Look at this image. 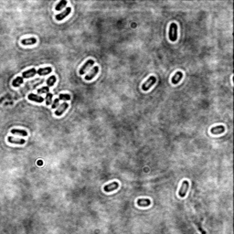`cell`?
<instances>
[{"label":"cell","mask_w":234,"mask_h":234,"mask_svg":"<svg viewBox=\"0 0 234 234\" xmlns=\"http://www.w3.org/2000/svg\"><path fill=\"white\" fill-rule=\"evenodd\" d=\"M36 74H38V70H36L34 68L24 71L21 76L17 77L13 80V81H12V85H13L14 87H19L23 83L24 79H27V78H31V77L35 76Z\"/></svg>","instance_id":"1"},{"label":"cell","mask_w":234,"mask_h":234,"mask_svg":"<svg viewBox=\"0 0 234 234\" xmlns=\"http://www.w3.org/2000/svg\"><path fill=\"white\" fill-rule=\"evenodd\" d=\"M168 37L171 41H176L177 39V26L176 23H171L168 31Z\"/></svg>","instance_id":"2"},{"label":"cell","mask_w":234,"mask_h":234,"mask_svg":"<svg viewBox=\"0 0 234 234\" xmlns=\"http://www.w3.org/2000/svg\"><path fill=\"white\" fill-rule=\"evenodd\" d=\"M188 188H189V183L188 181L187 180H184L182 182V185L180 187V189L178 191V196L180 197H186V194H187V192L188 190Z\"/></svg>","instance_id":"3"},{"label":"cell","mask_w":234,"mask_h":234,"mask_svg":"<svg viewBox=\"0 0 234 234\" xmlns=\"http://www.w3.org/2000/svg\"><path fill=\"white\" fill-rule=\"evenodd\" d=\"M155 81H157V79H155V77H154V76L149 77V79L146 80V81L142 85L143 91H148V90L155 84Z\"/></svg>","instance_id":"4"},{"label":"cell","mask_w":234,"mask_h":234,"mask_svg":"<svg viewBox=\"0 0 234 234\" xmlns=\"http://www.w3.org/2000/svg\"><path fill=\"white\" fill-rule=\"evenodd\" d=\"M94 65V61L93 59H88V61L83 64V66L81 68V70H80V71H79V73L81 74V75H83L84 74L86 71L92 67V66H93Z\"/></svg>","instance_id":"5"},{"label":"cell","mask_w":234,"mask_h":234,"mask_svg":"<svg viewBox=\"0 0 234 234\" xmlns=\"http://www.w3.org/2000/svg\"><path fill=\"white\" fill-rule=\"evenodd\" d=\"M68 107H69V104H68V103H63L61 105H59L58 108H57V110L55 111V115H57V116H61L62 113L68 109Z\"/></svg>","instance_id":"6"},{"label":"cell","mask_w":234,"mask_h":234,"mask_svg":"<svg viewBox=\"0 0 234 234\" xmlns=\"http://www.w3.org/2000/svg\"><path fill=\"white\" fill-rule=\"evenodd\" d=\"M28 98L29 101H35V103H42V101H44V97H42V96H40V95L34 94V93H30L28 96Z\"/></svg>","instance_id":"7"},{"label":"cell","mask_w":234,"mask_h":234,"mask_svg":"<svg viewBox=\"0 0 234 234\" xmlns=\"http://www.w3.org/2000/svg\"><path fill=\"white\" fill-rule=\"evenodd\" d=\"M70 11H71V8H66V9H65L63 12H61V14L56 15V19H57L58 21L62 20L63 19H65L66 17H68V16H69V14L70 13Z\"/></svg>","instance_id":"8"},{"label":"cell","mask_w":234,"mask_h":234,"mask_svg":"<svg viewBox=\"0 0 234 234\" xmlns=\"http://www.w3.org/2000/svg\"><path fill=\"white\" fill-rule=\"evenodd\" d=\"M118 187H119L118 182H113V183H111V184H108V185L104 186V189L105 192H112V191H113V190L117 189Z\"/></svg>","instance_id":"9"},{"label":"cell","mask_w":234,"mask_h":234,"mask_svg":"<svg viewBox=\"0 0 234 234\" xmlns=\"http://www.w3.org/2000/svg\"><path fill=\"white\" fill-rule=\"evenodd\" d=\"M98 71H99L98 66H94L93 69L91 70V72H90L88 75L85 76V80H86V81H91L92 79H93V78L96 76V74L98 73Z\"/></svg>","instance_id":"10"},{"label":"cell","mask_w":234,"mask_h":234,"mask_svg":"<svg viewBox=\"0 0 234 234\" xmlns=\"http://www.w3.org/2000/svg\"><path fill=\"white\" fill-rule=\"evenodd\" d=\"M211 132L212 135H220V134H222L225 132V127L223 125H218V126H215L213 128L211 129Z\"/></svg>","instance_id":"11"},{"label":"cell","mask_w":234,"mask_h":234,"mask_svg":"<svg viewBox=\"0 0 234 234\" xmlns=\"http://www.w3.org/2000/svg\"><path fill=\"white\" fill-rule=\"evenodd\" d=\"M182 78H183V73L181 72V71H177V72H176V74L173 76L171 81H172L173 84H177V83L181 81Z\"/></svg>","instance_id":"12"},{"label":"cell","mask_w":234,"mask_h":234,"mask_svg":"<svg viewBox=\"0 0 234 234\" xmlns=\"http://www.w3.org/2000/svg\"><path fill=\"white\" fill-rule=\"evenodd\" d=\"M21 43H22V45H25V46L33 45V44L37 43V39L34 38V37L29 38V39H24L21 40Z\"/></svg>","instance_id":"13"},{"label":"cell","mask_w":234,"mask_h":234,"mask_svg":"<svg viewBox=\"0 0 234 234\" xmlns=\"http://www.w3.org/2000/svg\"><path fill=\"white\" fill-rule=\"evenodd\" d=\"M8 141L10 144H16V145H24L25 144V139H16L12 136H8Z\"/></svg>","instance_id":"14"},{"label":"cell","mask_w":234,"mask_h":234,"mask_svg":"<svg viewBox=\"0 0 234 234\" xmlns=\"http://www.w3.org/2000/svg\"><path fill=\"white\" fill-rule=\"evenodd\" d=\"M150 204H151V201L148 199H140L137 200V205L140 207H148Z\"/></svg>","instance_id":"15"},{"label":"cell","mask_w":234,"mask_h":234,"mask_svg":"<svg viewBox=\"0 0 234 234\" xmlns=\"http://www.w3.org/2000/svg\"><path fill=\"white\" fill-rule=\"evenodd\" d=\"M11 134L13 135H22V136H27L28 133L26 130H22V129H12Z\"/></svg>","instance_id":"16"},{"label":"cell","mask_w":234,"mask_h":234,"mask_svg":"<svg viewBox=\"0 0 234 234\" xmlns=\"http://www.w3.org/2000/svg\"><path fill=\"white\" fill-rule=\"evenodd\" d=\"M66 6H67V1H66V0H61V1L59 2V3L56 6L55 9H56L57 11H61V10H62L64 8H66Z\"/></svg>","instance_id":"17"},{"label":"cell","mask_w":234,"mask_h":234,"mask_svg":"<svg viewBox=\"0 0 234 234\" xmlns=\"http://www.w3.org/2000/svg\"><path fill=\"white\" fill-rule=\"evenodd\" d=\"M55 82H56V77L55 76H51L47 80V85H48V87H49V88L52 87L54 84H55Z\"/></svg>","instance_id":"18"},{"label":"cell","mask_w":234,"mask_h":234,"mask_svg":"<svg viewBox=\"0 0 234 234\" xmlns=\"http://www.w3.org/2000/svg\"><path fill=\"white\" fill-rule=\"evenodd\" d=\"M59 101L62 100V101H70V95L68 94V93H61V94H59Z\"/></svg>","instance_id":"19"},{"label":"cell","mask_w":234,"mask_h":234,"mask_svg":"<svg viewBox=\"0 0 234 234\" xmlns=\"http://www.w3.org/2000/svg\"><path fill=\"white\" fill-rule=\"evenodd\" d=\"M52 97H53L52 93H50V92L47 93V95H46V104H47V105H50V104H51Z\"/></svg>","instance_id":"20"},{"label":"cell","mask_w":234,"mask_h":234,"mask_svg":"<svg viewBox=\"0 0 234 234\" xmlns=\"http://www.w3.org/2000/svg\"><path fill=\"white\" fill-rule=\"evenodd\" d=\"M49 90H50V88L48 87V86H45V87H43V88H40V89H39L38 90V93L39 94H42V93H49Z\"/></svg>","instance_id":"21"},{"label":"cell","mask_w":234,"mask_h":234,"mask_svg":"<svg viewBox=\"0 0 234 234\" xmlns=\"http://www.w3.org/2000/svg\"><path fill=\"white\" fill-rule=\"evenodd\" d=\"M59 104V98H57V99L54 100V101L52 103V104H51V108H52V109H55V108L58 107Z\"/></svg>","instance_id":"22"}]
</instances>
